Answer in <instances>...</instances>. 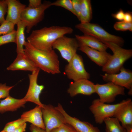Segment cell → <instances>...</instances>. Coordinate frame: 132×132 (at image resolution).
Returning a JSON list of instances; mask_svg holds the SVG:
<instances>
[{
    "label": "cell",
    "mask_w": 132,
    "mask_h": 132,
    "mask_svg": "<svg viewBox=\"0 0 132 132\" xmlns=\"http://www.w3.org/2000/svg\"><path fill=\"white\" fill-rule=\"evenodd\" d=\"M73 29L67 26H52L33 30L27 37V41L38 49L45 51L53 49L54 43L60 37L72 33Z\"/></svg>",
    "instance_id": "obj_1"
},
{
    "label": "cell",
    "mask_w": 132,
    "mask_h": 132,
    "mask_svg": "<svg viewBox=\"0 0 132 132\" xmlns=\"http://www.w3.org/2000/svg\"><path fill=\"white\" fill-rule=\"evenodd\" d=\"M24 46L25 54L38 68L53 74L60 73L58 57L54 50H40L34 47L27 41L25 42Z\"/></svg>",
    "instance_id": "obj_2"
},
{
    "label": "cell",
    "mask_w": 132,
    "mask_h": 132,
    "mask_svg": "<svg viewBox=\"0 0 132 132\" xmlns=\"http://www.w3.org/2000/svg\"><path fill=\"white\" fill-rule=\"evenodd\" d=\"M102 42L106 44L113 53L107 63L102 67V71L109 74L119 73L124 63L132 57V50L123 48L113 43L106 41Z\"/></svg>",
    "instance_id": "obj_3"
},
{
    "label": "cell",
    "mask_w": 132,
    "mask_h": 132,
    "mask_svg": "<svg viewBox=\"0 0 132 132\" xmlns=\"http://www.w3.org/2000/svg\"><path fill=\"white\" fill-rule=\"evenodd\" d=\"M75 27L84 35L92 37L101 42H111L121 47L124 44V41L122 38L110 33L98 24L80 23L76 24Z\"/></svg>",
    "instance_id": "obj_4"
},
{
    "label": "cell",
    "mask_w": 132,
    "mask_h": 132,
    "mask_svg": "<svg viewBox=\"0 0 132 132\" xmlns=\"http://www.w3.org/2000/svg\"><path fill=\"white\" fill-rule=\"evenodd\" d=\"M51 6V2L45 1L37 8H33L27 7L25 8L22 13L20 20L26 23L27 33H29L34 26L42 20L45 11Z\"/></svg>",
    "instance_id": "obj_5"
},
{
    "label": "cell",
    "mask_w": 132,
    "mask_h": 132,
    "mask_svg": "<svg viewBox=\"0 0 132 132\" xmlns=\"http://www.w3.org/2000/svg\"><path fill=\"white\" fill-rule=\"evenodd\" d=\"M121 103V101L115 104H107L101 102L99 99H98L93 101L89 108L96 123L101 124L105 118L113 117L116 111Z\"/></svg>",
    "instance_id": "obj_6"
},
{
    "label": "cell",
    "mask_w": 132,
    "mask_h": 132,
    "mask_svg": "<svg viewBox=\"0 0 132 132\" xmlns=\"http://www.w3.org/2000/svg\"><path fill=\"white\" fill-rule=\"evenodd\" d=\"M41 109L46 132H51L54 129L67 123L63 115L53 105L44 104Z\"/></svg>",
    "instance_id": "obj_7"
},
{
    "label": "cell",
    "mask_w": 132,
    "mask_h": 132,
    "mask_svg": "<svg viewBox=\"0 0 132 132\" xmlns=\"http://www.w3.org/2000/svg\"><path fill=\"white\" fill-rule=\"evenodd\" d=\"M79 46V43L75 38L69 37L65 35L54 43L52 48L58 51L62 57L68 62L77 53Z\"/></svg>",
    "instance_id": "obj_8"
},
{
    "label": "cell",
    "mask_w": 132,
    "mask_h": 132,
    "mask_svg": "<svg viewBox=\"0 0 132 132\" xmlns=\"http://www.w3.org/2000/svg\"><path fill=\"white\" fill-rule=\"evenodd\" d=\"M65 71L68 78L74 81L90 78L89 74L85 68L82 57L77 53L66 65Z\"/></svg>",
    "instance_id": "obj_9"
},
{
    "label": "cell",
    "mask_w": 132,
    "mask_h": 132,
    "mask_svg": "<svg viewBox=\"0 0 132 132\" xmlns=\"http://www.w3.org/2000/svg\"><path fill=\"white\" fill-rule=\"evenodd\" d=\"M95 93L99 97L100 101L104 103H110L114 102L116 97L119 95H124V88L111 82L100 84L95 85Z\"/></svg>",
    "instance_id": "obj_10"
},
{
    "label": "cell",
    "mask_w": 132,
    "mask_h": 132,
    "mask_svg": "<svg viewBox=\"0 0 132 132\" xmlns=\"http://www.w3.org/2000/svg\"><path fill=\"white\" fill-rule=\"evenodd\" d=\"M119 73L101 75L103 80L108 82H111L116 85L125 88L129 90L128 94H132V72L123 66Z\"/></svg>",
    "instance_id": "obj_11"
},
{
    "label": "cell",
    "mask_w": 132,
    "mask_h": 132,
    "mask_svg": "<svg viewBox=\"0 0 132 132\" xmlns=\"http://www.w3.org/2000/svg\"><path fill=\"white\" fill-rule=\"evenodd\" d=\"M40 69L38 68L36 70L28 75L29 84L27 91L23 98L26 102H33L37 105L43 107L44 104L40 100V96L44 88L43 85L38 84L37 80Z\"/></svg>",
    "instance_id": "obj_12"
},
{
    "label": "cell",
    "mask_w": 132,
    "mask_h": 132,
    "mask_svg": "<svg viewBox=\"0 0 132 132\" xmlns=\"http://www.w3.org/2000/svg\"><path fill=\"white\" fill-rule=\"evenodd\" d=\"M63 115L66 123L73 127L78 132H100L97 127L88 122L81 121L79 119L69 115L65 110L62 105L58 103L55 107Z\"/></svg>",
    "instance_id": "obj_13"
},
{
    "label": "cell",
    "mask_w": 132,
    "mask_h": 132,
    "mask_svg": "<svg viewBox=\"0 0 132 132\" xmlns=\"http://www.w3.org/2000/svg\"><path fill=\"white\" fill-rule=\"evenodd\" d=\"M94 84L87 79H81L71 83L67 89L72 97L78 94L90 96L95 93Z\"/></svg>",
    "instance_id": "obj_14"
},
{
    "label": "cell",
    "mask_w": 132,
    "mask_h": 132,
    "mask_svg": "<svg viewBox=\"0 0 132 132\" xmlns=\"http://www.w3.org/2000/svg\"><path fill=\"white\" fill-rule=\"evenodd\" d=\"M113 117L117 118L121 123L124 128L132 125V102L128 99L121 101V103L116 111Z\"/></svg>",
    "instance_id": "obj_15"
},
{
    "label": "cell",
    "mask_w": 132,
    "mask_h": 132,
    "mask_svg": "<svg viewBox=\"0 0 132 132\" xmlns=\"http://www.w3.org/2000/svg\"><path fill=\"white\" fill-rule=\"evenodd\" d=\"M79 44V50L85 54L91 61L102 67L106 64L111 55L106 51H99Z\"/></svg>",
    "instance_id": "obj_16"
},
{
    "label": "cell",
    "mask_w": 132,
    "mask_h": 132,
    "mask_svg": "<svg viewBox=\"0 0 132 132\" xmlns=\"http://www.w3.org/2000/svg\"><path fill=\"white\" fill-rule=\"evenodd\" d=\"M7 5V16L5 20L15 25L20 21L22 13L26 7L25 5L16 0H5Z\"/></svg>",
    "instance_id": "obj_17"
},
{
    "label": "cell",
    "mask_w": 132,
    "mask_h": 132,
    "mask_svg": "<svg viewBox=\"0 0 132 132\" xmlns=\"http://www.w3.org/2000/svg\"><path fill=\"white\" fill-rule=\"evenodd\" d=\"M38 68L24 53L17 54L16 58L13 62L7 68V69L11 71H29L32 72Z\"/></svg>",
    "instance_id": "obj_18"
},
{
    "label": "cell",
    "mask_w": 132,
    "mask_h": 132,
    "mask_svg": "<svg viewBox=\"0 0 132 132\" xmlns=\"http://www.w3.org/2000/svg\"><path fill=\"white\" fill-rule=\"evenodd\" d=\"M41 108L37 105L33 109L23 113L21 118L26 122H29L32 124L45 130Z\"/></svg>",
    "instance_id": "obj_19"
},
{
    "label": "cell",
    "mask_w": 132,
    "mask_h": 132,
    "mask_svg": "<svg viewBox=\"0 0 132 132\" xmlns=\"http://www.w3.org/2000/svg\"><path fill=\"white\" fill-rule=\"evenodd\" d=\"M27 102L23 98L16 99L9 95L0 101V113H3L9 111H13L24 107Z\"/></svg>",
    "instance_id": "obj_20"
},
{
    "label": "cell",
    "mask_w": 132,
    "mask_h": 132,
    "mask_svg": "<svg viewBox=\"0 0 132 132\" xmlns=\"http://www.w3.org/2000/svg\"><path fill=\"white\" fill-rule=\"evenodd\" d=\"M79 44L100 51H106L108 47L104 43L90 36L84 35H75Z\"/></svg>",
    "instance_id": "obj_21"
},
{
    "label": "cell",
    "mask_w": 132,
    "mask_h": 132,
    "mask_svg": "<svg viewBox=\"0 0 132 132\" xmlns=\"http://www.w3.org/2000/svg\"><path fill=\"white\" fill-rule=\"evenodd\" d=\"M17 29L16 30V52L17 53H24L23 46L26 41L24 31L26 27L25 22L20 21L16 24Z\"/></svg>",
    "instance_id": "obj_22"
},
{
    "label": "cell",
    "mask_w": 132,
    "mask_h": 132,
    "mask_svg": "<svg viewBox=\"0 0 132 132\" xmlns=\"http://www.w3.org/2000/svg\"><path fill=\"white\" fill-rule=\"evenodd\" d=\"M81 9L79 21L81 23H89L92 19V12L90 0H81Z\"/></svg>",
    "instance_id": "obj_23"
},
{
    "label": "cell",
    "mask_w": 132,
    "mask_h": 132,
    "mask_svg": "<svg viewBox=\"0 0 132 132\" xmlns=\"http://www.w3.org/2000/svg\"><path fill=\"white\" fill-rule=\"evenodd\" d=\"M105 124V132H124L125 129L120 122L114 117H109L104 121Z\"/></svg>",
    "instance_id": "obj_24"
},
{
    "label": "cell",
    "mask_w": 132,
    "mask_h": 132,
    "mask_svg": "<svg viewBox=\"0 0 132 132\" xmlns=\"http://www.w3.org/2000/svg\"><path fill=\"white\" fill-rule=\"evenodd\" d=\"M26 122L21 118L7 123L3 130L6 132H12Z\"/></svg>",
    "instance_id": "obj_25"
},
{
    "label": "cell",
    "mask_w": 132,
    "mask_h": 132,
    "mask_svg": "<svg viewBox=\"0 0 132 132\" xmlns=\"http://www.w3.org/2000/svg\"><path fill=\"white\" fill-rule=\"evenodd\" d=\"M52 6L62 7L75 15L71 0H57L52 2Z\"/></svg>",
    "instance_id": "obj_26"
},
{
    "label": "cell",
    "mask_w": 132,
    "mask_h": 132,
    "mask_svg": "<svg viewBox=\"0 0 132 132\" xmlns=\"http://www.w3.org/2000/svg\"><path fill=\"white\" fill-rule=\"evenodd\" d=\"M16 30L9 33L0 36V46L10 43L16 42Z\"/></svg>",
    "instance_id": "obj_27"
},
{
    "label": "cell",
    "mask_w": 132,
    "mask_h": 132,
    "mask_svg": "<svg viewBox=\"0 0 132 132\" xmlns=\"http://www.w3.org/2000/svg\"><path fill=\"white\" fill-rule=\"evenodd\" d=\"M15 25L13 23L5 20L0 26V36L9 33L14 30Z\"/></svg>",
    "instance_id": "obj_28"
},
{
    "label": "cell",
    "mask_w": 132,
    "mask_h": 132,
    "mask_svg": "<svg viewBox=\"0 0 132 132\" xmlns=\"http://www.w3.org/2000/svg\"><path fill=\"white\" fill-rule=\"evenodd\" d=\"M114 29L118 31H132V22H128L123 21L116 22L113 25Z\"/></svg>",
    "instance_id": "obj_29"
},
{
    "label": "cell",
    "mask_w": 132,
    "mask_h": 132,
    "mask_svg": "<svg viewBox=\"0 0 132 132\" xmlns=\"http://www.w3.org/2000/svg\"><path fill=\"white\" fill-rule=\"evenodd\" d=\"M14 86H8L6 83H0V99L5 98L9 95L10 91Z\"/></svg>",
    "instance_id": "obj_30"
},
{
    "label": "cell",
    "mask_w": 132,
    "mask_h": 132,
    "mask_svg": "<svg viewBox=\"0 0 132 132\" xmlns=\"http://www.w3.org/2000/svg\"><path fill=\"white\" fill-rule=\"evenodd\" d=\"M7 6L5 0H0V24L5 21V15L7 13Z\"/></svg>",
    "instance_id": "obj_31"
},
{
    "label": "cell",
    "mask_w": 132,
    "mask_h": 132,
    "mask_svg": "<svg viewBox=\"0 0 132 132\" xmlns=\"http://www.w3.org/2000/svg\"><path fill=\"white\" fill-rule=\"evenodd\" d=\"M76 130L67 123L64 124L54 129L51 132H75Z\"/></svg>",
    "instance_id": "obj_32"
},
{
    "label": "cell",
    "mask_w": 132,
    "mask_h": 132,
    "mask_svg": "<svg viewBox=\"0 0 132 132\" xmlns=\"http://www.w3.org/2000/svg\"><path fill=\"white\" fill-rule=\"evenodd\" d=\"M75 16L79 20L81 9V0H71Z\"/></svg>",
    "instance_id": "obj_33"
},
{
    "label": "cell",
    "mask_w": 132,
    "mask_h": 132,
    "mask_svg": "<svg viewBox=\"0 0 132 132\" xmlns=\"http://www.w3.org/2000/svg\"><path fill=\"white\" fill-rule=\"evenodd\" d=\"M124 13L122 10L120 9L116 13L112 14L111 16L117 20L122 21L123 20Z\"/></svg>",
    "instance_id": "obj_34"
},
{
    "label": "cell",
    "mask_w": 132,
    "mask_h": 132,
    "mask_svg": "<svg viewBox=\"0 0 132 132\" xmlns=\"http://www.w3.org/2000/svg\"><path fill=\"white\" fill-rule=\"evenodd\" d=\"M28 7L33 8H37L42 4L41 0H29Z\"/></svg>",
    "instance_id": "obj_35"
},
{
    "label": "cell",
    "mask_w": 132,
    "mask_h": 132,
    "mask_svg": "<svg viewBox=\"0 0 132 132\" xmlns=\"http://www.w3.org/2000/svg\"><path fill=\"white\" fill-rule=\"evenodd\" d=\"M123 21L128 22H132V13L130 11L124 13Z\"/></svg>",
    "instance_id": "obj_36"
},
{
    "label": "cell",
    "mask_w": 132,
    "mask_h": 132,
    "mask_svg": "<svg viewBox=\"0 0 132 132\" xmlns=\"http://www.w3.org/2000/svg\"><path fill=\"white\" fill-rule=\"evenodd\" d=\"M30 129L31 132H46L45 130L31 124Z\"/></svg>",
    "instance_id": "obj_37"
},
{
    "label": "cell",
    "mask_w": 132,
    "mask_h": 132,
    "mask_svg": "<svg viewBox=\"0 0 132 132\" xmlns=\"http://www.w3.org/2000/svg\"><path fill=\"white\" fill-rule=\"evenodd\" d=\"M27 124L25 123L15 130L12 132H24L26 131Z\"/></svg>",
    "instance_id": "obj_38"
},
{
    "label": "cell",
    "mask_w": 132,
    "mask_h": 132,
    "mask_svg": "<svg viewBox=\"0 0 132 132\" xmlns=\"http://www.w3.org/2000/svg\"><path fill=\"white\" fill-rule=\"evenodd\" d=\"M125 129L126 132H132V125L126 126Z\"/></svg>",
    "instance_id": "obj_39"
},
{
    "label": "cell",
    "mask_w": 132,
    "mask_h": 132,
    "mask_svg": "<svg viewBox=\"0 0 132 132\" xmlns=\"http://www.w3.org/2000/svg\"><path fill=\"white\" fill-rule=\"evenodd\" d=\"M0 132H6L5 131H4L3 130H2V131H1Z\"/></svg>",
    "instance_id": "obj_40"
},
{
    "label": "cell",
    "mask_w": 132,
    "mask_h": 132,
    "mask_svg": "<svg viewBox=\"0 0 132 132\" xmlns=\"http://www.w3.org/2000/svg\"><path fill=\"white\" fill-rule=\"evenodd\" d=\"M124 132H126L125 129Z\"/></svg>",
    "instance_id": "obj_41"
},
{
    "label": "cell",
    "mask_w": 132,
    "mask_h": 132,
    "mask_svg": "<svg viewBox=\"0 0 132 132\" xmlns=\"http://www.w3.org/2000/svg\"><path fill=\"white\" fill-rule=\"evenodd\" d=\"M75 132H78L76 130V131H75Z\"/></svg>",
    "instance_id": "obj_42"
}]
</instances>
